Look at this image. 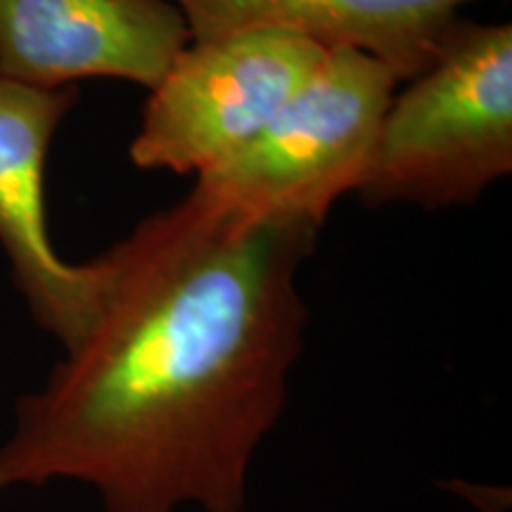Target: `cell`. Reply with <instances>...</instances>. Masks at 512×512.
<instances>
[{
    "label": "cell",
    "instance_id": "obj_1",
    "mask_svg": "<svg viewBox=\"0 0 512 512\" xmlns=\"http://www.w3.org/2000/svg\"><path fill=\"white\" fill-rule=\"evenodd\" d=\"M318 226L192 188L107 249V283L46 389L19 403L0 486L79 479L107 512H242L249 460L309 323Z\"/></svg>",
    "mask_w": 512,
    "mask_h": 512
},
{
    "label": "cell",
    "instance_id": "obj_7",
    "mask_svg": "<svg viewBox=\"0 0 512 512\" xmlns=\"http://www.w3.org/2000/svg\"><path fill=\"white\" fill-rule=\"evenodd\" d=\"M190 41L280 31L323 48H354L387 64L399 81L432 60L441 34L475 0H171Z\"/></svg>",
    "mask_w": 512,
    "mask_h": 512
},
{
    "label": "cell",
    "instance_id": "obj_5",
    "mask_svg": "<svg viewBox=\"0 0 512 512\" xmlns=\"http://www.w3.org/2000/svg\"><path fill=\"white\" fill-rule=\"evenodd\" d=\"M79 100L74 86L36 88L0 79V245L43 330L72 349L107 283V261L69 264L48 233L46 162L57 126Z\"/></svg>",
    "mask_w": 512,
    "mask_h": 512
},
{
    "label": "cell",
    "instance_id": "obj_2",
    "mask_svg": "<svg viewBox=\"0 0 512 512\" xmlns=\"http://www.w3.org/2000/svg\"><path fill=\"white\" fill-rule=\"evenodd\" d=\"M394 93L358 195L366 204H475L512 171V27L456 15Z\"/></svg>",
    "mask_w": 512,
    "mask_h": 512
},
{
    "label": "cell",
    "instance_id": "obj_4",
    "mask_svg": "<svg viewBox=\"0 0 512 512\" xmlns=\"http://www.w3.org/2000/svg\"><path fill=\"white\" fill-rule=\"evenodd\" d=\"M325 57L328 48L280 31L190 41L150 91L131 162L207 174L259 136Z\"/></svg>",
    "mask_w": 512,
    "mask_h": 512
},
{
    "label": "cell",
    "instance_id": "obj_6",
    "mask_svg": "<svg viewBox=\"0 0 512 512\" xmlns=\"http://www.w3.org/2000/svg\"><path fill=\"white\" fill-rule=\"evenodd\" d=\"M188 43L171 0H0V79L27 86L124 79L152 91Z\"/></svg>",
    "mask_w": 512,
    "mask_h": 512
},
{
    "label": "cell",
    "instance_id": "obj_3",
    "mask_svg": "<svg viewBox=\"0 0 512 512\" xmlns=\"http://www.w3.org/2000/svg\"><path fill=\"white\" fill-rule=\"evenodd\" d=\"M396 76L354 48H332L318 72L280 107L259 136L197 176L195 190L259 216L323 226L339 197L366 176Z\"/></svg>",
    "mask_w": 512,
    "mask_h": 512
}]
</instances>
